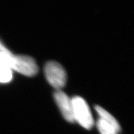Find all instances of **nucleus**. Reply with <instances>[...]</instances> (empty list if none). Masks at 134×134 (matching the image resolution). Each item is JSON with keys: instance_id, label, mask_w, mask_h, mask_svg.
Returning a JSON list of instances; mask_svg holds the SVG:
<instances>
[{"instance_id": "nucleus-3", "label": "nucleus", "mask_w": 134, "mask_h": 134, "mask_svg": "<svg viewBox=\"0 0 134 134\" xmlns=\"http://www.w3.org/2000/svg\"><path fill=\"white\" fill-rule=\"evenodd\" d=\"M21 74L33 76L38 72L37 65L35 60L27 55H15L13 69Z\"/></svg>"}, {"instance_id": "nucleus-2", "label": "nucleus", "mask_w": 134, "mask_h": 134, "mask_svg": "<svg viewBox=\"0 0 134 134\" xmlns=\"http://www.w3.org/2000/svg\"><path fill=\"white\" fill-rule=\"evenodd\" d=\"M45 75L52 86L60 90L65 86L66 81V73L64 68L56 62H48L44 68Z\"/></svg>"}, {"instance_id": "nucleus-4", "label": "nucleus", "mask_w": 134, "mask_h": 134, "mask_svg": "<svg viewBox=\"0 0 134 134\" xmlns=\"http://www.w3.org/2000/svg\"><path fill=\"white\" fill-rule=\"evenodd\" d=\"M54 98L65 119L69 122H74L75 118L71 99L67 96L66 93L60 90L55 92Z\"/></svg>"}, {"instance_id": "nucleus-8", "label": "nucleus", "mask_w": 134, "mask_h": 134, "mask_svg": "<svg viewBox=\"0 0 134 134\" xmlns=\"http://www.w3.org/2000/svg\"><path fill=\"white\" fill-rule=\"evenodd\" d=\"M12 79V70L0 66V83H9Z\"/></svg>"}, {"instance_id": "nucleus-7", "label": "nucleus", "mask_w": 134, "mask_h": 134, "mask_svg": "<svg viewBox=\"0 0 134 134\" xmlns=\"http://www.w3.org/2000/svg\"><path fill=\"white\" fill-rule=\"evenodd\" d=\"M99 131L100 134H117V132L113 126L104 121L103 120L99 119L97 123Z\"/></svg>"}, {"instance_id": "nucleus-6", "label": "nucleus", "mask_w": 134, "mask_h": 134, "mask_svg": "<svg viewBox=\"0 0 134 134\" xmlns=\"http://www.w3.org/2000/svg\"><path fill=\"white\" fill-rule=\"evenodd\" d=\"M15 55L11 52H0V66L12 70L14 63Z\"/></svg>"}, {"instance_id": "nucleus-9", "label": "nucleus", "mask_w": 134, "mask_h": 134, "mask_svg": "<svg viewBox=\"0 0 134 134\" xmlns=\"http://www.w3.org/2000/svg\"><path fill=\"white\" fill-rule=\"evenodd\" d=\"M9 50L0 41V52H9Z\"/></svg>"}, {"instance_id": "nucleus-1", "label": "nucleus", "mask_w": 134, "mask_h": 134, "mask_svg": "<svg viewBox=\"0 0 134 134\" xmlns=\"http://www.w3.org/2000/svg\"><path fill=\"white\" fill-rule=\"evenodd\" d=\"M71 100L75 121L78 122L86 129H91L94 125V120L86 100L80 96H75Z\"/></svg>"}, {"instance_id": "nucleus-5", "label": "nucleus", "mask_w": 134, "mask_h": 134, "mask_svg": "<svg viewBox=\"0 0 134 134\" xmlns=\"http://www.w3.org/2000/svg\"><path fill=\"white\" fill-rule=\"evenodd\" d=\"M95 109H96L97 113L98 114L99 116V119L103 120L104 121L113 126L118 133L120 132L121 128H120L119 124L109 113H108L106 110L101 108L99 105H96Z\"/></svg>"}]
</instances>
